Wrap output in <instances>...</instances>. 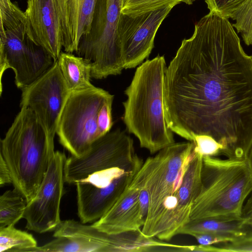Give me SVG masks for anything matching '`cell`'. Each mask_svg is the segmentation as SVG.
I'll list each match as a JSON object with an SVG mask.
<instances>
[{"mask_svg": "<svg viewBox=\"0 0 252 252\" xmlns=\"http://www.w3.org/2000/svg\"><path fill=\"white\" fill-rule=\"evenodd\" d=\"M20 107L30 109L54 140L61 114L71 92L58 63L33 82L21 89Z\"/></svg>", "mask_w": 252, "mask_h": 252, "instance_id": "obj_10", "label": "cell"}, {"mask_svg": "<svg viewBox=\"0 0 252 252\" xmlns=\"http://www.w3.org/2000/svg\"><path fill=\"white\" fill-rule=\"evenodd\" d=\"M59 66L71 91L91 88L92 63L72 53L61 52L57 60Z\"/></svg>", "mask_w": 252, "mask_h": 252, "instance_id": "obj_17", "label": "cell"}, {"mask_svg": "<svg viewBox=\"0 0 252 252\" xmlns=\"http://www.w3.org/2000/svg\"><path fill=\"white\" fill-rule=\"evenodd\" d=\"M168 127L189 141L212 136L228 158L247 159L252 145V59L228 19L214 11L195 24L167 67Z\"/></svg>", "mask_w": 252, "mask_h": 252, "instance_id": "obj_1", "label": "cell"}, {"mask_svg": "<svg viewBox=\"0 0 252 252\" xmlns=\"http://www.w3.org/2000/svg\"><path fill=\"white\" fill-rule=\"evenodd\" d=\"M245 44L252 45V0H245L229 15Z\"/></svg>", "mask_w": 252, "mask_h": 252, "instance_id": "obj_21", "label": "cell"}, {"mask_svg": "<svg viewBox=\"0 0 252 252\" xmlns=\"http://www.w3.org/2000/svg\"><path fill=\"white\" fill-rule=\"evenodd\" d=\"M113 95L93 87L71 91L60 116L56 134L60 144L72 156L80 157L102 137L98 116L104 102Z\"/></svg>", "mask_w": 252, "mask_h": 252, "instance_id": "obj_9", "label": "cell"}, {"mask_svg": "<svg viewBox=\"0 0 252 252\" xmlns=\"http://www.w3.org/2000/svg\"><path fill=\"white\" fill-rule=\"evenodd\" d=\"M196 0H127L121 9L124 14L136 16L159 9L164 6L181 2L191 4Z\"/></svg>", "mask_w": 252, "mask_h": 252, "instance_id": "obj_22", "label": "cell"}, {"mask_svg": "<svg viewBox=\"0 0 252 252\" xmlns=\"http://www.w3.org/2000/svg\"><path fill=\"white\" fill-rule=\"evenodd\" d=\"M245 0H205L210 11L229 19L230 14Z\"/></svg>", "mask_w": 252, "mask_h": 252, "instance_id": "obj_26", "label": "cell"}, {"mask_svg": "<svg viewBox=\"0 0 252 252\" xmlns=\"http://www.w3.org/2000/svg\"><path fill=\"white\" fill-rule=\"evenodd\" d=\"M174 6L167 5L136 16L121 12L118 34L125 69L135 67L149 56L157 32Z\"/></svg>", "mask_w": 252, "mask_h": 252, "instance_id": "obj_12", "label": "cell"}, {"mask_svg": "<svg viewBox=\"0 0 252 252\" xmlns=\"http://www.w3.org/2000/svg\"><path fill=\"white\" fill-rule=\"evenodd\" d=\"M41 246L29 249L27 252H102L101 247L86 240L60 236Z\"/></svg>", "mask_w": 252, "mask_h": 252, "instance_id": "obj_19", "label": "cell"}, {"mask_svg": "<svg viewBox=\"0 0 252 252\" xmlns=\"http://www.w3.org/2000/svg\"><path fill=\"white\" fill-rule=\"evenodd\" d=\"M66 158L64 153L55 151L35 195L27 204L23 218L28 229L43 233L54 231L61 223L60 204Z\"/></svg>", "mask_w": 252, "mask_h": 252, "instance_id": "obj_11", "label": "cell"}, {"mask_svg": "<svg viewBox=\"0 0 252 252\" xmlns=\"http://www.w3.org/2000/svg\"><path fill=\"white\" fill-rule=\"evenodd\" d=\"M192 142L174 143L148 158L133 178L149 193L148 213L141 228L147 237L169 241L178 235L179 191L194 155Z\"/></svg>", "mask_w": 252, "mask_h": 252, "instance_id": "obj_3", "label": "cell"}, {"mask_svg": "<svg viewBox=\"0 0 252 252\" xmlns=\"http://www.w3.org/2000/svg\"><path fill=\"white\" fill-rule=\"evenodd\" d=\"M0 18L1 95L2 77L6 70H13L15 84L21 90L39 78L55 61L30 37L25 12L10 0H0Z\"/></svg>", "mask_w": 252, "mask_h": 252, "instance_id": "obj_7", "label": "cell"}, {"mask_svg": "<svg viewBox=\"0 0 252 252\" xmlns=\"http://www.w3.org/2000/svg\"><path fill=\"white\" fill-rule=\"evenodd\" d=\"M139 189L130 183L112 207L92 225L108 234L141 229L145 219L139 204Z\"/></svg>", "mask_w": 252, "mask_h": 252, "instance_id": "obj_15", "label": "cell"}, {"mask_svg": "<svg viewBox=\"0 0 252 252\" xmlns=\"http://www.w3.org/2000/svg\"><path fill=\"white\" fill-rule=\"evenodd\" d=\"M252 252V234L233 242L211 246V252Z\"/></svg>", "mask_w": 252, "mask_h": 252, "instance_id": "obj_24", "label": "cell"}, {"mask_svg": "<svg viewBox=\"0 0 252 252\" xmlns=\"http://www.w3.org/2000/svg\"><path fill=\"white\" fill-rule=\"evenodd\" d=\"M194 152L201 156L215 157L223 154L224 148L212 136L206 134H195L192 141Z\"/></svg>", "mask_w": 252, "mask_h": 252, "instance_id": "obj_23", "label": "cell"}, {"mask_svg": "<svg viewBox=\"0 0 252 252\" xmlns=\"http://www.w3.org/2000/svg\"><path fill=\"white\" fill-rule=\"evenodd\" d=\"M122 7V0H97L90 30L75 52L92 62L94 79L118 75L124 69L118 34Z\"/></svg>", "mask_w": 252, "mask_h": 252, "instance_id": "obj_8", "label": "cell"}, {"mask_svg": "<svg viewBox=\"0 0 252 252\" xmlns=\"http://www.w3.org/2000/svg\"><path fill=\"white\" fill-rule=\"evenodd\" d=\"M25 14L30 37L57 61L62 52L63 40L54 0H28Z\"/></svg>", "mask_w": 252, "mask_h": 252, "instance_id": "obj_13", "label": "cell"}, {"mask_svg": "<svg viewBox=\"0 0 252 252\" xmlns=\"http://www.w3.org/2000/svg\"><path fill=\"white\" fill-rule=\"evenodd\" d=\"M10 183H12V179L9 169L3 158L0 155V186Z\"/></svg>", "mask_w": 252, "mask_h": 252, "instance_id": "obj_29", "label": "cell"}, {"mask_svg": "<svg viewBox=\"0 0 252 252\" xmlns=\"http://www.w3.org/2000/svg\"><path fill=\"white\" fill-rule=\"evenodd\" d=\"M252 191V173L247 159L203 157L201 188L190 220L241 219L244 203Z\"/></svg>", "mask_w": 252, "mask_h": 252, "instance_id": "obj_6", "label": "cell"}, {"mask_svg": "<svg viewBox=\"0 0 252 252\" xmlns=\"http://www.w3.org/2000/svg\"><path fill=\"white\" fill-rule=\"evenodd\" d=\"M27 202L16 189L5 191L0 197V227L14 225L23 218Z\"/></svg>", "mask_w": 252, "mask_h": 252, "instance_id": "obj_18", "label": "cell"}, {"mask_svg": "<svg viewBox=\"0 0 252 252\" xmlns=\"http://www.w3.org/2000/svg\"><path fill=\"white\" fill-rule=\"evenodd\" d=\"M207 233L227 238L233 242L252 234V229L242 219L235 220L207 218L190 220L179 232V234Z\"/></svg>", "mask_w": 252, "mask_h": 252, "instance_id": "obj_16", "label": "cell"}, {"mask_svg": "<svg viewBox=\"0 0 252 252\" xmlns=\"http://www.w3.org/2000/svg\"><path fill=\"white\" fill-rule=\"evenodd\" d=\"M59 18L63 47L76 52L81 38L88 34L97 0H54Z\"/></svg>", "mask_w": 252, "mask_h": 252, "instance_id": "obj_14", "label": "cell"}, {"mask_svg": "<svg viewBox=\"0 0 252 252\" xmlns=\"http://www.w3.org/2000/svg\"><path fill=\"white\" fill-rule=\"evenodd\" d=\"M54 140L34 113L21 107L0 140V154L9 169L12 184L27 203L35 195L53 158Z\"/></svg>", "mask_w": 252, "mask_h": 252, "instance_id": "obj_5", "label": "cell"}, {"mask_svg": "<svg viewBox=\"0 0 252 252\" xmlns=\"http://www.w3.org/2000/svg\"><path fill=\"white\" fill-rule=\"evenodd\" d=\"M251 58H252V55L251 56Z\"/></svg>", "mask_w": 252, "mask_h": 252, "instance_id": "obj_32", "label": "cell"}, {"mask_svg": "<svg viewBox=\"0 0 252 252\" xmlns=\"http://www.w3.org/2000/svg\"><path fill=\"white\" fill-rule=\"evenodd\" d=\"M247 159L252 173V145L248 154Z\"/></svg>", "mask_w": 252, "mask_h": 252, "instance_id": "obj_30", "label": "cell"}, {"mask_svg": "<svg viewBox=\"0 0 252 252\" xmlns=\"http://www.w3.org/2000/svg\"><path fill=\"white\" fill-rule=\"evenodd\" d=\"M127 0H122V6L124 5V4L125 3V2H126Z\"/></svg>", "mask_w": 252, "mask_h": 252, "instance_id": "obj_31", "label": "cell"}, {"mask_svg": "<svg viewBox=\"0 0 252 252\" xmlns=\"http://www.w3.org/2000/svg\"><path fill=\"white\" fill-rule=\"evenodd\" d=\"M114 95L107 99L102 105L98 116V126L102 136L109 132L113 126L112 116Z\"/></svg>", "mask_w": 252, "mask_h": 252, "instance_id": "obj_25", "label": "cell"}, {"mask_svg": "<svg viewBox=\"0 0 252 252\" xmlns=\"http://www.w3.org/2000/svg\"><path fill=\"white\" fill-rule=\"evenodd\" d=\"M192 237L195 238L199 245L204 246L216 245L231 242V240L227 238L212 234H196L193 235Z\"/></svg>", "mask_w": 252, "mask_h": 252, "instance_id": "obj_27", "label": "cell"}, {"mask_svg": "<svg viewBox=\"0 0 252 252\" xmlns=\"http://www.w3.org/2000/svg\"><path fill=\"white\" fill-rule=\"evenodd\" d=\"M167 66L164 56L158 55L136 69L125 91L123 120L128 131L141 148L151 154L175 143L165 121L163 107L164 79Z\"/></svg>", "mask_w": 252, "mask_h": 252, "instance_id": "obj_4", "label": "cell"}, {"mask_svg": "<svg viewBox=\"0 0 252 252\" xmlns=\"http://www.w3.org/2000/svg\"><path fill=\"white\" fill-rule=\"evenodd\" d=\"M37 246L31 234L18 229L14 225L0 227V252H27Z\"/></svg>", "mask_w": 252, "mask_h": 252, "instance_id": "obj_20", "label": "cell"}, {"mask_svg": "<svg viewBox=\"0 0 252 252\" xmlns=\"http://www.w3.org/2000/svg\"><path fill=\"white\" fill-rule=\"evenodd\" d=\"M143 161L133 141L118 128L96 140L80 157L66 158L65 182L75 185L78 216L83 223H94L115 203Z\"/></svg>", "mask_w": 252, "mask_h": 252, "instance_id": "obj_2", "label": "cell"}, {"mask_svg": "<svg viewBox=\"0 0 252 252\" xmlns=\"http://www.w3.org/2000/svg\"><path fill=\"white\" fill-rule=\"evenodd\" d=\"M241 219L252 229V191L244 203L242 212Z\"/></svg>", "mask_w": 252, "mask_h": 252, "instance_id": "obj_28", "label": "cell"}]
</instances>
